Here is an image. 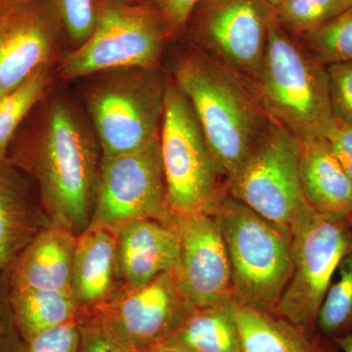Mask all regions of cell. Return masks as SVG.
<instances>
[{"label": "cell", "mask_w": 352, "mask_h": 352, "mask_svg": "<svg viewBox=\"0 0 352 352\" xmlns=\"http://www.w3.org/2000/svg\"><path fill=\"white\" fill-rule=\"evenodd\" d=\"M175 83L195 113L217 175L226 180L267 129L261 109L232 72L204 55L183 58Z\"/></svg>", "instance_id": "1"}, {"label": "cell", "mask_w": 352, "mask_h": 352, "mask_svg": "<svg viewBox=\"0 0 352 352\" xmlns=\"http://www.w3.org/2000/svg\"><path fill=\"white\" fill-rule=\"evenodd\" d=\"M94 136L67 104L51 106L32 157L41 200L52 222L76 236L94 210L99 168Z\"/></svg>", "instance_id": "2"}, {"label": "cell", "mask_w": 352, "mask_h": 352, "mask_svg": "<svg viewBox=\"0 0 352 352\" xmlns=\"http://www.w3.org/2000/svg\"><path fill=\"white\" fill-rule=\"evenodd\" d=\"M256 83L267 112L296 138H326L332 131L336 118L327 66L289 38L273 11Z\"/></svg>", "instance_id": "3"}, {"label": "cell", "mask_w": 352, "mask_h": 352, "mask_svg": "<svg viewBox=\"0 0 352 352\" xmlns=\"http://www.w3.org/2000/svg\"><path fill=\"white\" fill-rule=\"evenodd\" d=\"M212 217L228 252L235 302L273 314L291 275V231L228 194Z\"/></svg>", "instance_id": "4"}, {"label": "cell", "mask_w": 352, "mask_h": 352, "mask_svg": "<svg viewBox=\"0 0 352 352\" xmlns=\"http://www.w3.org/2000/svg\"><path fill=\"white\" fill-rule=\"evenodd\" d=\"M351 247V219L319 214L307 203L291 226V275L273 314L317 332L322 303Z\"/></svg>", "instance_id": "5"}, {"label": "cell", "mask_w": 352, "mask_h": 352, "mask_svg": "<svg viewBox=\"0 0 352 352\" xmlns=\"http://www.w3.org/2000/svg\"><path fill=\"white\" fill-rule=\"evenodd\" d=\"M96 19L89 38L65 58L67 80L108 69H154L171 32L147 3L95 0Z\"/></svg>", "instance_id": "6"}, {"label": "cell", "mask_w": 352, "mask_h": 352, "mask_svg": "<svg viewBox=\"0 0 352 352\" xmlns=\"http://www.w3.org/2000/svg\"><path fill=\"white\" fill-rule=\"evenodd\" d=\"M161 127L160 146L170 210L214 214L222 196L219 175L195 113L175 82L164 88Z\"/></svg>", "instance_id": "7"}, {"label": "cell", "mask_w": 352, "mask_h": 352, "mask_svg": "<svg viewBox=\"0 0 352 352\" xmlns=\"http://www.w3.org/2000/svg\"><path fill=\"white\" fill-rule=\"evenodd\" d=\"M300 139L282 124H271L233 175L228 195L291 231L307 205L300 178Z\"/></svg>", "instance_id": "8"}, {"label": "cell", "mask_w": 352, "mask_h": 352, "mask_svg": "<svg viewBox=\"0 0 352 352\" xmlns=\"http://www.w3.org/2000/svg\"><path fill=\"white\" fill-rule=\"evenodd\" d=\"M160 138L136 151L103 157L87 229L117 235L142 219L163 222L170 212Z\"/></svg>", "instance_id": "9"}, {"label": "cell", "mask_w": 352, "mask_h": 352, "mask_svg": "<svg viewBox=\"0 0 352 352\" xmlns=\"http://www.w3.org/2000/svg\"><path fill=\"white\" fill-rule=\"evenodd\" d=\"M152 69L118 76L90 95L103 157L136 151L160 138L166 85Z\"/></svg>", "instance_id": "10"}, {"label": "cell", "mask_w": 352, "mask_h": 352, "mask_svg": "<svg viewBox=\"0 0 352 352\" xmlns=\"http://www.w3.org/2000/svg\"><path fill=\"white\" fill-rule=\"evenodd\" d=\"M170 272L140 286L118 285L102 302L82 307L78 316L100 323L132 351L143 352L168 337L187 309Z\"/></svg>", "instance_id": "11"}, {"label": "cell", "mask_w": 352, "mask_h": 352, "mask_svg": "<svg viewBox=\"0 0 352 352\" xmlns=\"http://www.w3.org/2000/svg\"><path fill=\"white\" fill-rule=\"evenodd\" d=\"M163 223L177 238V261L171 274L187 307L235 300L230 261L214 217L170 210Z\"/></svg>", "instance_id": "12"}, {"label": "cell", "mask_w": 352, "mask_h": 352, "mask_svg": "<svg viewBox=\"0 0 352 352\" xmlns=\"http://www.w3.org/2000/svg\"><path fill=\"white\" fill-rule=\"evenodd\" d=\"M64 32L52 0H0V97L50 66Z\"/></svg>", "instance_id": "13"}, {"label": "cell", "mask_w": 352, "mask_h": 352, "mask_svg": "<svg viewBox=\"0 0 352 352\" xmlns=\"http://www.w3.org/2000/svg\"><path fill=\"white\" fill-rule=\"evenodd\" d=\"M268 7L263 0H210L199 24L201 39L222 66L254 82L267 46Z\"/></svg>", "instance_id": "14"}, {"label": "cell", "mask_w": 352, "mask_h": 352, "mask_svg": "<svg viewBox=\"0 0 352 352\" xmlns=\"http://www.w3.org/2000/svg\"><path fill=\"white\" fill-rule=\"evenodd\" d=\"M76 243V234L57 222L41 229L7 271L10 289L73 291Z\"/></svg>", "instance_id": "15"}, {"label": "cell", "mask_w": 352, "mask_h": 352, "mask_svg": "<svg viewBox=\"0 0 352 352\" xmlns=\"http://www.w3.org/2000/svg\"><path fill=\"white\" fill-rule=\"evenodd\" d=\"M117 276L120 284L140 286L162 273H173L177 238L173 229L155 219L131 222L117 234Z\"/></svg>", "instance_id": "16"}, {"label": "cell", "mask_w": 352, "mask_h": 352, "mask_svg": "<svg viewBox=\"0 0 352 352\" xmlns=\"http://www.w3.org/2000/svg\"><path fill=\"white\" fill-rule=\"evenodd\" d=\"M300 178L308 205L319 214L351 219L352 180L327 139H300Z\"/></svg>", "instance_id": "17"}, {"label": "cell", "mask_w": 352, "mask_h": 352, "mask_svg": "<svg viewBox=\"0 0 352 352\" xmlns=\"http://www.w3.org/2000/svg\"><path fill=\"white\" fill-rule=\"evenodd\" d=\"M117 235L90 229L76 236L72 287L78 307L102 302L117 288Z\"/></svg>", "instance_id": "18"}, {"label": "cell", "mask_w": 352, "mask_h": 352, "mask_svg": "<svg viewBox=\"0 0 352 352\" xmlns=\"http://www.w3.org/2000/svg\"><path fill=\"white\" fill-rule=\"evenodd\" d=\"M235 319L243 352H342L335 340L258 308L237 303Z\"/></svg>", "instance_id": "19"}, {"label": "cell", "mask_w": 352, "mask_h": 352, "mask_svg": "<svg viewBox=\"0 0 352 352\" xmlns=\"http://www.w3.org/2000/svg\"><path fill=\"white\" fill-rule=\"evenodd\" d=\"M236 305L232 300L187 308L163 340L201 352H243Z\"/></svg>", "instance_id": "20"}, {"label": "cell", "mask_w": 352, "mask_h": 352, "mask_svg": "<svg viewBox=\"0 0 352 352\" xmlns=\"http://www.w3.org/2000/svg\"><path fill=\"white\" fill-rule=\"evenodd\" d=\"M24 185L0 164V271H8L39 232Z\"/></svg>", "instance_id": "21"}, {"label": "cell", "mask_w": 352, "mask_h": 352, "mask_svg": "<svg viewBox=\"0 0 352 352\" xmlns=\"http://www.w3.org/2000/svg\"><path fill=\"white\" fill-rule=\"evenodd\" d=\"M10 302L23 340L74 320L80 310L73 291L10 289Z\"/></svg>", "instance_id": "22"}, {"label": "cell", "mask_w": 352, "mask_h": 352, "mask_svg": "<svg viewBox=\"0 0 352 352\" xmlns=\"http://www.w3.org/2000/svg\"><path fill=\"white\" fill-rule=\"evenodd\" d=\"M48 67L34 72L22 85L0 97V164L6 163L7 151L18 126L50 87Z\"/></svg>", "instance_id": "23"}, {"label": "cell", "mask_w": 352, "mask_h": 352, "mask_svg": "<svg viewBox=\"0 0 352 352\" xmlns=\"http://www.w3.org/2000/svg\"><path fill=\"white\" fill-rule=\"evenodd\" d=\"M337 271L339 278L326 294L316 324L317 332L333 340L352 331V247Z\"/></svg>", "instance_id": "24"}, {"label": "cell", "mask_w": 352, "mask_h": 352, "mask_svg": "<svg viewBox=\"0 0 352 352\" xmlns=\"http://www.w3.org/2000/svg\"><path fill=\"white\" fill-rule=\"evenodd\" d=\"M310 52L326 66L352 63V9L302 34Z\"/></svg>", "instance_id": "25"}, {"label": "cell", "mask_w": 352, "mask_h": 352, "mask_svg": "<svg viewBox=\"0 0 352 352\" xmlns=\"http://www.w3.org/2000/svg\"><path fill=\"white\" fill-rule=\"evenodd\" d=\"M349 8L346 0H282L273 8V14L282 28L302 36Z\"/></svg>", "instance_id": "26"}, {"label": "cell", "mask_w": 352, "mask_h": 352, "mask_svg": "<svg viewBox=\"0 0 352 352\" xmlns=\"http://www.w3.org/2000/svg\"><path fill=\"white\" fill-rule=\"evenodd\" d=\"M59 14L65 34L76 45L85 43L92 31L96 19L95 0H52ZM76 46V47H78Z\"/></svg>", "instance_id": "27"}, {"label": "cell", "mask_w": 352, "mask_h": 352, "mask_svg": "<svg viewBox=\"0 0 352 352\" xmlns=\"http://www.w3.org/2000/svg\"><path fill=\"white\" fill-rule=\"evenodd\" d=\"M80 328L74 319L24 340L19 352H78Z\"/></svg>", "instance_id": "28"}, {"label": "cell", "mask_w": 352, "mask_h": 352, "mask_svg": "<svg viewBox=\"0 0 352 352\" xmlns=\"http://www.w3.org/2000/svg\"><path fill=\"white\" fill-rule=\"evenodd\" d=\"M327 73L333 116L352 124V63L328 65Z\"/></svg>", "instance_id": "29"}, {"label": "cell", "mask_w": 352, "mask_h": 352, "mask_svg": "<svg viewBox=\"0 0 352 352\" xmlns=\"http://www.w3.org/2000/svg\"><path fill=\"white\" fill-rule=\"evenodd\" d=\"M76 320L80 328L78 352H134L102 324L80 316Z\"/></svg>", "instance_id": "30"}, {"label": "cell", "mask_w": 352, "mask_h": 352, "mask_svg": "<svg viewBox=\"0 0 352 352\" xmlns=\"http://www.w3.org/2000/svg\"><path fill=\"white\" fill-rule=\"evenodd\" d=\"M23 342L11 307L10 287L6 272L0 280V352H19Z\"/></svg>", "instance_id": "31"}, {"label": "cell", "mask_w": 352, "mask_h": 352, "mask_svg": "<svg viewBox=\"0 0 352 352\" xmlns=\"http://www.w3.org/2000/svg\"><path fill=\"white\" fill-rule=\"evenodd\" d=\"M201 1L203 0H147L145 3L156 9L173 34L184 29L197 6Z\"/></svg>", "instance_id": "32"}, {"label": "cell", "mask_w": 352, "mask_h": 352, "mask_svg": "<svg viewBox=\"0 0 352 352\" xmlns=\"http://www.w3.org/2000/svg\"><path fill=\"white\" fill-rule=\"evenodd\" d=\"M325 138L333 155L352 180V124L336 119L332 131Z\"/></svg>", "instance_id": "33"}, {"label": "cell", "mask_w": 352, "mask_h": 352, "mask_svg": "<svg viewBox=\"0 0 352 352\" xmlns=\"http://www.w3.org/2000/svg\"><path fill=\"white\" fill-rule=\"evenodd\" d=\"M143 352H201L195 351V349H188L179 346V344H173V342L162 340L154 346L149 347Z\"/></svg>", "instance_id": "34"}, {"label": "cell", "mask_w": 352, "mask_h": 352, "mask_svg": "<svg viewBox=\"0 0 352 352\" xmlns=\"http://www.w3.org/2000/svg\"><path fill=\"white\" fill-rule=\"evenodd\" d=\"M335 340L336 344L340 347L342 352H352V331L342 337L338 338Z\"/></svg>", "instance_id": "35"}, {"label": "cell", "mask_w": 352, "mask_h": 352, "mask_svg": "<svg viewBox=\"0 0 352 352\" xmlns=\"http://www.w3.org/2000/svg\"><path fill=\"white\" fill-rule=\"evenodd\" d=\"M263 1L270 7H273V8H274V7L278 6L282 0H263Z\"/></svg>", "instance_id": "36"}, {"label": "cell", "mask_w": 352, "mask_h": 352, "mask_svg": "<svg viewBox=\"0 0 352 352\" xmlns=\"http://www.w3.org/2000/svg\"><path fill=\"white\" fill-rule=\"evenodd\" d=\"M347 4H349V8L352 9V0H346Z\"/></svg>", "instance_id": "37"}, {"label": "cell", "mask_w": 352, "mask_h": 352, "mask_svg": "<svg viewBox=\"0 0 352 352\" xmlns=\"http://www.w3.org/2000/svg\"><path fill=\"white\" fill-rule=\"evenodd\" d=\"M122 1L134 2V0H122Z\"/></svg>", "instance_id": "38"}, {"label": "cell", "mask_w": 352, "mask_h": 352, "mask_svg": "<svg viewBox=\"0 0 352 352\" xmlns=\"http://www.w3.org/2000/svg\"><path fill=\"white\" fill-rule=\"evenodd\" d=\"M351 226H352V215H351Z\"/></svg>", "instance_id": "39"}]
</instances>
